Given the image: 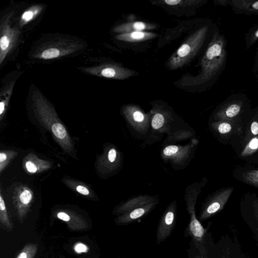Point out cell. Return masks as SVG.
Returning <instances> with one entry per match:
<instances>
[{
	"mask_svg": "<svg viewBox=\"0 0 258 258\" xmlns=\"http://www.w3.org/2000/svg\"><path fill=\"white\" fill-rule=\"evenodd\" d=\"M31 100L33 112L40 123L51 133L63 151L71 153L74 149L72 141L51 103L36 89L33 90Z\"/></svg>",
	"mask_w": 258,
	"mask_h": 258,
	"instance_id": "cell-1",
	"label": "cell"
},
{
	"mask_svg": "<svg viewBox=\"0 0 258 258\" xmlns=\"http://www.w3.org/2000/svg\"><path fill=\"white\" fill-rule=\"evenodd\" d=\"M205 33L206 28L203 27L191 34L169 58L168 68L177 69L189 62L201 46Z\"/></svg>",
	"mask_w": 258,
	"mask_h": 258,
	"instance_id": "cell-2",
	"label": "cell"
},
{
	"mask_svg": "<svg viewBox=\"0 0 258 258\" xmlns=\"http://www.w3.org/2000/svg\"><path fill=\"white\" fill-rule=\"evenodd\" d=\"M80 41L70 39L49 41L43 44L34 52L33 57L42 60H51L67 56L79 50Z\"/></svg>",
	"mask_w": 258,
	"mask_h": 258,
	"instance_id": "cell-3",
	"label": "cell"
},
{
	"mask_svg": "<svg viewBox=\"0 0 258 258\" xmlns=\"http://www.w3.org/2000/svg\"><path fill=\"white\" fill-rule=\"evenodd\" d=\"M12 13H9L1 20L0 23V64L15 47L20 36V27L18 24L12 25Z\"/></svg>",
	"mask_w": 258,
	"mask_h": 258,
	"instance_id": "cell-4",
	"label": "cell"
},
{
	"mask_svg": "<svg viewBox=\"0 0 258 258\" xmlns=\"http://www.w3.org/2000/svg\"><path fill=\"white\" fill-rule=\"evenodd\" d=\"M33 201V192L27 185L21 184L14 189L13 202L18 219L21 223L25 220Z\"/></svg>",
	"mask_w": 258,
	"mask_h": 258,
	"instance_id": "cell-5",
	"label": "cell"
},
{
	"mask_svg": "<svg viewBox=\"0 0 258 258\" xmlns=\"http://www.w3.org/2000/svg\"><path fill=\"white\" fill-rule=\"evenodd\" d=\"M82 70L86 73L98 77L117 80H124L135 74L132 70L114 63H104L96 66L85 67Z\"/></svg>",
	"mask_w": 258,
	"mask_h": 258,
	"instance_id": "cell-6",
	"label": "cell"
},
{
	"mask_svg": "<svg viewBox=\"0 0 258 258\" xmlns=\"http://www.w3.org/2000/svg\"><path fill=\"white\" fill-rule=\"evenodd\" d=\"M57 219L64 222L71 231H83L89 227L86 220L80 214L69 210H61L55 212Z\"/></svg>",
	"mask_w": 258,
	"mask_h": 258,
	"instance_id": "cell-7",
	"label": "cell"
},
{
	"mask_svg": "<svg viewBox=\"0 0 258 258\" xmlns=\"http://www.w3.org/2000/svg\"><path fill=\"white\" fill-rule=\"evenodd\" d=\"M24 169L30 173H38L49 169L52 167L50 162L38 158L30 153L23 160Z\"/></svg>",
	"mask_w": 258,
	"mask_h": 258,
	"instance_id": "cell-8",
	"label": "cell"
},
{
	"mask_svg": "<svg viewBox=\"0 0 258 258\" xmlns=\"http://www.w3.org/2000/svg\"><path fill=\"white\" fill-rule=\"evenodd\" d=\"M233 190V188L230 187L218 194L206 208L203 217L207 218L221 210L230 198Z\"/></svg>",
	"mask_w": 258,
	"mask_h": 258,
	"instance_id": "cell-9",
	"label": "cell"
},
{
	"mask_svg": "<svg viewBox=\"0 0 258 258\" xmlns=\"http://www.w3.org/2000/svg\"><path fill=\"white\" fill-rule=\"evenodd\" d=\"M154 24L141 21L130 22L116 26L113 31L119 34L131 33L133 32L144 31L145 30L154 29Z\"/></svg>",
	"mask_w": 258,
	"mask_h": 258,
	"instance_id": "cell-10",
	"label": "cell"
},
{
	"mask_svg": "<svg viewBox=\"0 0 258 258\" xmlns=\"http://www.w3.org/2000/svg\"><path fill=\"white\" fill-rule=\"evenodd\" d=\"M16 78H12L10 80L5 82L2 85L0 92V119H3V116L8 106L10 98L12 95L13 91Z\"/></svg>",
	"mask_w": 258,
	"mask_h": 258,
	"instance_id": "cell-11",
	"label": "cell"
},
{
	"mask_svg": "<svg viewBox=\"0 0 258 258\" xmlns=\"http://www.w3.org/2000/svg\"><path fill=\"white\" fill-rule=\"evenodd\" d=\"M156 34L147 31H138L131 33L119 34L115 36V38L118 40L126 42H140L149 40L155 38Z\"/></svg>",
	"mask_w": 258,
	"mask_h": 258,
	"instance_id": "cell-12",
	"label": "cell"
},
{
	"mask_svg": "<svg viewBox=\"0 0 258 258\" xmlns=\"http://www.w3.org/2000/svg\"><path fill=\"white\" fill-rule=\"evenodd\" d=\"M43 9L41 5H35L26 9L21 15L18 25L22 27L34 20Z\"/></svg>",
	"mask_w": 258,
	"mask_h": 258,
	"instance_id": "cell-13",
	"label": "cell"
},
{
	"mask_svg": "<svg viewBox=\"0 0 258 258\" xmlns=\"http://www.w3.org/2000/svg\"><path fill=\"white\" fill-rule=\"evenodd\" d=\"M0 222L3 228L5 230L8 231L13 230V224L9 216L1 190L0 193Z\"/></svg>",
	"mask_w": 258,
	"mask_h": 258,
	"instance_id": "cell-14",
	"label": "cell"
},
{
	"mask_svg": "<svg viewBox=\"0 0 258 258\" xmlns=\"http://www.w3.org/2000/svg\"><path fill=\"white\" fill-rule=\"evenodd\" d=\"M37 251V244L28 243L23 247L16 258H34Z\"/></svg>",
	"mask_w": 258,
	"mask_h": 258,
	"instance_id": "cell-15",
	"label": "cell"
},
{
	"mask_svg": "<svg viewBox=\"0 0 258 258\" xmlns=\"http://www.w3.org/2000/svg\"><path fill=\"white\" fill-rule=\"evenodd\" d=\"M65 183L82 195L91 197L93 196L90 190L84 183L70 179H66Z\"/></svg>",
	"mask_w": 258,
	"mask_h": 258,
	"instance_id": "cell-16",
	"label": "cell"
},
{
	"mask_svg": "<svg viewBox=\"0 0 258 258\" xmlns=\"http://www.w3.org/2000/svg\"><path fill=\"white\" fill-rule=\"evenodd\" d=\"M17 155V152L15 151H2L0 152V172L3 170Z\"/></svg>",
	"mask_w": 258,
	"mask_h": 258,
	"instance_id": "cell-17",
	"label": "cell"
},
{
	"mask_svg": "<svg viewBox=\"0 0 258 258\" xmlns=\"http://www.w3.org/2000/svg\"><path fill=\"white\" fill-rule=\"evenodd\" d=\"M161 2L169 6L186 7L195 5L200 1L194 0H165L162 1Z\"/></svg>",
	"mask_w": 258,
	"mask_h": 258,
	"instance_id": "cell-18",
	"label": "cell"
},
{
	"mask_svg": "<svg viewBox=\"0 0 258 258\" xmlns=\"http://www.w3.org/2000/svg\"><path fill=\"white\" fill-rule=\"evenodd\" d=\"M244 180L251 185L258 187V170H252L245 173L243 175Z\"/></svg>",
	"mask_w": 258,
	"mask_h": 258,
	"instance_id": "cell-19",
	"label": "cell"
},
{
	"mask_svg": "<svg viewBox=\"0 0 258 258\" xmlns=\"http://www.w3.org/2000/svg\"><path fill=\"white\" fill-rule=\"evenodd\" d=\"M258 149V137L251 139L241 153V156H245L253 153Z\"/></svg>",
	"mask_w": 258,
	"mask_h": 258,
	"instance_id": "cell-20",
	"label": "cell"
},
{
	"mask_svg": "<svg viewBox=\"0 0 258 258\" xmlns=\"http://www.w3.org/2000/svg\"><path fill=\"white\" fill-rule=\"evenodd\" d=\"M191 231L195 237L197 238H202L204 234V229L196 218L191 221L190 224Z\"/></svg>",
	"mask_w": 258,
	"mask_h": 258,
	"instance_id": "cell-21",
	"label": "cell"
},
{
	"mask_svg": "<svg viewBox=\"0 0 258 258\" xmlns=\"http://www.w3.org/2000/svg\"><path fill=\"white\" fill-rule=\"evenodd\" d=\"M253 208L254 211V224H248L251 228L253 233L256 236H258V201H255L253 204Z\"/></svg>",
	"mask_w": 258,
	"mask_h": 258,
	"instance_id": "cell-22",
	"label": "cell"
},
{
	"mask_svg": "<svg viewBox=\"0 0 258 258\" xmlns=\"http://www.w3.org/2000/svg\"><path fill=\"white\" fill-rule=\"evenodd\" d=\"M241 109L240 106L236 104H233L229 106L225 111V115L227 117L232 118L236 116Z\"/></svg>",
	"mask_w": 258,
	"mask_h": 258,
	"instance_id": "cell-23",
	"label": "cell"
},
{
	"mask_svg": "<svg viewBox=\"0 0 258 258\" xmlns=\"http://www.w3.org/2000/svg\"><path fill=\"white\" fill-rule=\"evenodd\" d=\"M164 118L163 115L159 113H156L153 117L152 125L154 129H159L164 124Z\"/></svg>",
	"mask_w": 258,
	"mask_h": 258,
	"instance_id": "cell-24",
	"label": "cell"
},
{
	"mask_svg": "<svg viewBox=\"0 0 258 258\" xmlns=\"http://www.w3.org/2000/svg\"><path fill=\"white\" fill-rule=\"evenodd\" d=\"M232 130L231 124L223 122L219 124L218 126V132L221 134H226L229 133Z\"/></svg>",
	"mask_w": 258,
	"mask_h": 258,
	"instance_id": "cell-25",
	"label": "cell"
},
{
	"mask_svg": "<svg viewBox=\"0 0 258 258\" xmlns=\"http://www.w3.org/2000/svg\"><path fill=\"white\" fill-rule=\"evenodd\" d=\"M74 248L75 252L77 253L87 252L89 250V247L81 242L76 243L74 245Z\"/></svg>",
	"mask_w": 258,
	"mask_h": 258,
	"instance_id": "cell-26",
	"label": "cell"
},
{
	"mask_svg": "<svg viewBox=\"0 0 258 258\" xmlns=\"http://www.w3.org/2000/svg\"><path fill=\"white\" fill-rule=\"evenodd\" d=\"M145 211L143 208H138L133 211L130 214L131 220L136 219L141 217L145 213Z\"/></svg>",
	"mask_w": 258,
	"mask_h": 258,
	"instance_id": "cell-27",
	"label": "cell"
},
{
	"mask_svg": "<svg viewBox=\"0 0 258 258\" xmlns=\"http://www.w3.org/2000/svg\"><path fill=\"white\" fill-rule=\"evenodd\" d=\"M178 148L177 146L172 145L166 147L163 153L166 156H171L173 154H175L178 151Z\"/></svg>",
	"mask_w": 258,
	"mask_h": 258,
	"instance_id": "cell-28",
	"label": "cell"
},
{
	"mask_svg": "<svg viewBox=\"0 0 258 258\" xmlns=\"http://www.w3.org/2000/svg\"><path fill=\"white\" fill-rule=\"evenodd\" d=\"M133 117L135 121L142 122L144 119V114L140 110H135L133 113Z\"/></svg>",
	"mask_w": 258,
	"mask_h": 258,
	"instance_id": "cell-29",
	"label": "cell"
},
{
	"mask_svg": "<svg viewBox=\"0 0 258 258\" xmlns=\"http://www.w3.org/2000/svg\"><path fill=\"white\" fill-rule=\"evenodd\" d=\"M174 220V214L173 212H168L165 217L164 221L166 225H170L172 224Z\"/></svg>",
	"mask_w": 258,
	"mask_h": 258,
	"instance_id": "cell-30",
	"label": "cell"
},
{
	"mask_svg": "<svg viewBox=\"0 0 258 258\" xmlns=\"http://www.w3.org/2000/svg\"><path fill=\"white\" fill-rule=\"evenodd\" d=\"M116 157V151L114 148L111 149L108 152L107 158L108 161L112 163L113 162Z\"/></svg>",
	"mask_w": 258,
	"mask_h": 258,
	"instance_id": "cell-31",
	"label": "cell"
},
{
	"mask_svg": "<svg viewBox=\"0 0 258 258\" xmlns=\"http://www.w3.org/2000/svg\"><path fill=\"white\" fill-rule=\"evenodd\" d=\"M250 131L253 135H258V122L257 121H253L252 122L250 125Z\"/></svg>",
	"mask_w": 258,
	"mask_h": 258,
	"instance_id": "cell-32",
	"label": "cell"
},
{
	"mask_svg": "<svg viewBox=\"0 0 258 258\" xmlns=\"http://www.w3.org/2000/svg\"><path fill=\"white\" fill-rule=\"evenodd\" d=\"M252 7L253 9L258 10V1L253 3L252 5Z\"/></svg>",
	"mask_w": 258,
	"mask_h": 258,
	"instance_id": "cell-33",
	"label": "cell"
},
{
	"mask_svg": "<svg viewBox=\"0 0 258 258\" xmlns=\"http://www.w3.org/2000/svg\"><path fill=\"white\" fill-rule=\"evenodd\" d=\"M255 36L258 38V30H257L255 33Z\"/></svg>",
	"mask_w": 258,
	"mask_h": 258,
	"instance_id": "cell-34",
	"label": "cell"
}]
</instances>
